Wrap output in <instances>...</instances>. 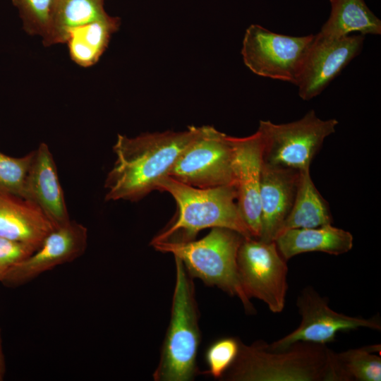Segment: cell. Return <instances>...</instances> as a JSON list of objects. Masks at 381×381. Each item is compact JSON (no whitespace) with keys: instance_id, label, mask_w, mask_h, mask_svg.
Masks as SVG:
<instances>
[{"instance_id":"cell-1","label":"cell","mask_w":381,"mask_h":381,"mask_svg":"<svg viewBox=\"0 0 381 381\" xmlns=\"http://www.w3.org/2000/svg\"><path fill=\"white\" fill-rule=\"evenodd\" d=\"M202 128L192 126L183 131L146 133L135 137L119 134L113 146L116 160L104 181L105 200L136 202L157 190L159 181L168 176Z\"/></svg>"},{"instance_id":"cell-2","label":"cell","mask_w":381,"mask_h":381,"mask_svg":"<svg viewBox=\"0 0 381 381\" xmlns=\"http://www.w3.org/2000/svg\"><path fill=\"white\" fill-rule=\"evenodd\" d=\"M157 190L167 192L172 196L178 213L175 220L155 236L151 243L190 241L200 231L217 227L253 238L239 211L234 184L200 188L165 176L159 181Z\"/></svg>"},{"instance_id":"cell-3","label":"cell","mask_w":381,"mask_h":381,"mask_svg":"<svg viewBox=\"0 0 381 381\" xmlns=\"http://www.w3.org/2000/svg\"><path fill=\"white\" fill-rule=\"evenodd\" d=\"M334 351L326 344L298 341L274 351L262 340L239 342L238 355L223 380L230 381H336Z\"/></svg>"},{"instance_id":"cell-4","label":"cell","mask_w":381,"mask_h":381,"mask_svg":"<svg viewBox=\"0 0 381 381\" xmlns=\"http://www.w3.org/2000/svg\"><path fill=\"white\" fill-rule=\"evenodd\" d=\"M244 238L234 230L217 227L198 241L151 245L158 251L179 258L189 275L237 296L245 310L254 314L255 309L243 289L237 267V253Z\"/></svg>"},{"instance_id":"cell-5","label":"cell","mask_w":381,"mask_h":381,"mask_svg":"<svg viewBox=\"0 0 381 381\" xmlns=\"http://www.w3.org/2000/svg\"><path fill=\"white\" fill-rule=\"evenodd\" d=\"M174 258L176 284L171 320L153 374L156 381H187L196 373L200 332L193 285L182 261Z\"/></svg>"},{"instance_id":"cell-6","label":"cell","mask_w":381,"mask_h":381,"mask_svg":"<svg viewBox=\"0 0 381 381\" xmlns=\"http://www.w3.org/2000/svg\"><path fill=\"white\" fill-rule=\"evenodd\" d=\"M337 124L334 119H320L313 109L287 123L260 121L263 163L298 171L310 169L325 139L335 132Z\"/></svg>"},{"instance_id":"cell-7","label":"cell","mask_w":381,"mask_h":381,"mask_svg":"<svg viewBox=\"0 0 381 381\" xmlns=\"http://www.w3.org/2000/svg\"><path fill=\"white\" fill-rule=\"evenodd\" d=\"M313 35L295 37L259 25L246 30L241 49L245 65L255 74L297 85Z\"/></svg>"},{"instance_id":"cell-8","label":"cell","mask_w":381,"mask_h":381,"mask_svg":"<svg viewBox=\"0 0 381 381\" xmlns=\"http://www.w3.org/2000/svg\"><path fill=\"white\" fill-rule=\"evenodd\" d=\"M233 159L231 136L205 126L179 155L167 176L200 188L235 185Z\"/></svg>"},{"instance_id":"cell-9","label":"cell","mask_w":381,"mask_h":381,"mask_svg":"<svg viewBox=\"0 0 381 381\" xmlns=\"http://www.w3.org/2000/svg\"><path fill=\"white\" fill-rule=\"evenodd\" d=\"M286 260L274 241L244 238L237 253L239 279L246 296L263 301L274 313L283 311L288 290Z\"/></svg>"},{"instance_id":"cell-10","label":"cell","mask_w":381,"mask_h":381,"mask_svg":"<svg viewBox=\"0 0 381 381\" xmlns=\"http://www.w3.org/2000/svg\"><path fill=\"white\" fill-rule=\"evenodd\" d=\"M296 306L302 317L301 324L284 337L267 344L269 349L282 351L298 341L327 344L334 340L339 332L361 327L381 329L379 315L363 318L337 313L329 308L328 298L321 296L312 286H306L301 291Z\"/></svg>"},{"instance_id":"cell-11","label":"cell","mask_w":381,"mask_h":381,"mask_svg":"<svg viewBox=\"0 0 381 381\" xmlns=\"http://www.w3.org/2000/svg\"><path fill=\"white\" fill-rule=\"evenodd\" d=\"M87 241V229L76 221L70 220L54 228L40 247L14 265L1 282L9 287L26 284L41 274L83 255Z\"/></svg>"},{"instance_id":"cell-12","label":"cell","mask_w":381,"mask_h":381,"mask_svg":"<svg viewBox=\"0 0 381 381\" xmlns=\"http://www.w3.org/2000/svg\"><path fill=\"white\" fill-rule=\"evenodd\" d=\"M364 35L339 38L314 35L297 83L298 95L310 100L320 94L361 51Z\"/></svg>"},{"instance_id":"cell-13","label":"cell","mask_w":381,"mask_h":381,"mask_svg":"<svg viewBox=\"0 0 381 381\" xmlns=\"http://www.w3.org/2000/svg\"><path fill=\"white\" fill-rule=\"evenodd\" d=\"M237 204L253 238L261 233L260 190L262 166V138L259 131L243 138L231 136Z\"/></svg>"},{"instance_id":"cell-14","label":"cell","mask_w":381,"mask_h":381,"mask_svg":"<svg viewBox=\"0 0 381 381\" xmlns=\"http://www.w3.org/2000/svg\"><path fill=\"white\" fill-rule=\"evenodd\" d=\"M301 171L263 163L260 190L261 233L274 241L281 233L295 199Z\"/></svg>"},{"instance_id":"cell-15","label":"cell","mask_w":381,"mask_h":381,"mask_svg":"<svg viewBox=\"0 0 381 381\" xmlns=\"http://www.w3.org/2000/svg\"><path fill=\"white\" fill-rule=\"evenodd\" d=\"M23 198L35 202L55 228L71 220L56 164L44 143L34 150L25 178Z\"/></svg>"},{"instance_id":"cell-16","label":"cell","mask_w":381,"mask_h":381,"mask_svg":"<svg viewBox=\"0 0 381 381\" xmlns=\"http://www.w3.org/2000/svg\"><path fill=\"white\" fill-rule=\"evenodd\" d=\"M54 226L32 201L0 192V238L39 248Z\"/></svg>"},{"instance_id":"cell-17","label":"cell","mask_w":381,"mask_h":381,"mask_svg":"<svg viewBox=\"0 0 381 381\" xmlns=\"http://www.w3.org/2000/svg\"><path fill=\"white\" fill-rule=\"evenodd\" d=\"M353 238L346 230L332 224L312 228L286 229L274 240L277 249L288 261L308 252H322L339 255L351 250Z\"/></svg>"},{"instance_id":"cell-18","label":"cell","mask_w":381,"mask_h":381,"mask_svg":"<svg viewBox=\"0 0 381 381\" xmlns=\"http://www.w3.org/2000/svg\"><path fill=\"white\" fill-rule=\"evenodd\" d=\"M331 12L320 35L339 38L358 32L361 35H380L381 21L364 0H329Z\"/></svg>"},{"instance_id":"cell-19","label":"cell","mask_w":381,"mask_h":381,"mask_svg":"<svg viewBox=\"0 0 381 381\" xmlns=\"http://www.w3.org/2000/svg\"><path fill=\"white\" fill-rule=\"evenodd\" d=\"M119 24L118 18L109 16L71 30L66 42L72 61L84 68L95 65Z\"/></svg>"},{"instance_id":"cell-20","label":"cell","mask_w":381,"mask_h":381,"mask_svg":"<svg viewBox=\"0 0 381 381\" xmlns=\"http://www.w3.org/2000/svg\"><path fill=\"white\" fill-rule=\"evenodd\" d=\"M332 222L329 205L315 187L310 169L301 171L294 204L281 233L289 229L332 224Z\"/></svg>"},{"instance_id":"cell-21","label":"cell","mask_w":381,"mask_h":381,"mask_svg":"<svg viewBox=\"0 0 381 381\" xmlns=\"http://www.w3.org/2000/svg\"><path fill=\"white\" fill-rule=\"evenodd\" d=\"M104 0H56L49 31L43 38L46 46L66 42L74 28L107 18Z\"/></svg>"},{"instance_id":"cell-22","label":"cell","mask_w":381,"mask_h":381,"mask_svg":"<svg viewBox=\"0 0 381 381\" xmlns=\"http://www.w3.org/2000/svg\"><path fill=\"white\" fill-rule=\"evenodd\" d=\"M378 351L380 344L334 352L336 381H380L381 358L373 353Z\"/></svg>"},{"instance_id":"cell-23","label":"cell","mask_w":381,"mask_h":381,"mask_svg":"<svg viewBox=\"0 0 381 381\" xmlns=\"http://www.w3.org/2000/svg\"><path fill=\"white\" fill-rule=\"evenodd\" d=\"M18 11L23 29L32 35L45 37L56 0H11Z\"/></svg>"},{"instance_id":"cell-24","label":"cell","mask_w":381,"mask_h":381,"mask_svg":"<svg viewBox=\"0 0 381 381\" xmlns=\"http://www.w3.org/2000/svg\"><path fill=\"white\" fill-rule=\"evenodd\" d=\"M34 150L20 157L0 152V192L23 198L24 185Z\"/></svg>"},{"instance_id":"cell-25","label":"cell","mask_w":381,"mask_h":381,"mask_svg":"<svg viewBox=\"0 0 381 381\" xmlns=\"http://www.w3.org/2000/svg\"><path fill=\"white\" fill-rule=\"evenodd\" d=\"M240 340L225 337L212 344L205 353L208 373L214 378H222L235 361L239 349Z\"/></svg>"},{"instance_id":"cell-26","label":"cell","mask_w":381,"mask_h":381,"mask_svg":"<svg viewBox=\"0 0 381 381\" xmlns=\"http://www.w3.org/2000/svg\"><path fill=\"white\" fill-rule=\"evenodd\" d=\"M36 250L30 244L0 238V282L14 265L27 258Z\"/></svg>"},{"instance_id":"cell-27","label":"cell","mask_w":381,"mask_h":381,"mask_svg":"<svg viewBox=\"0 0 381 381\" xmlns=\"http://www.w3.org/2000/svg\"><path fill=\"white\" fill-rule=\"evenodd\" d=\"M5 374V363L2 350L1 344V329H0V381L4 380Z\"/></svg>"}]
</instances>
